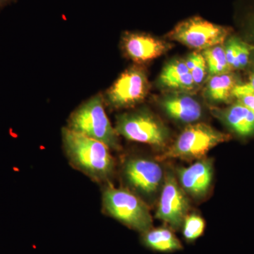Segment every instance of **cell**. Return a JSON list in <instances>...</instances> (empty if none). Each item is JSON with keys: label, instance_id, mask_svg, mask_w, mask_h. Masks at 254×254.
<instances>
[{"label": "cell", "instance_id": "obj_1", "mask_svg": "<svg viewBox=\"0 0 254 254\" xmlns=\"http://www.w3.org/2000/svg\"><path fill=\"white\" fill-rule=\"evenodd\" d=\"M62 139L65 154L73 168L98 183L111 180L115 161L108 145L66 127L62 130Z\"/></svg>", "mask_w": 254, "mask_h": 254}, {"label": "cell", "instance_id": "obj_2", "mask_svg": "<svg viewBox=\"0 0 254 254\" xmlns=\"http://www.w3.org/2000/svg\"><path fill=\"white\" fill-rule=\"evenodd\" d=\"M68 129L102 142L112 150L121 149L119 135L105 113L104 98L93 95L70 115Z\"/></svg>", "mask_w": 254, "mask_h": 254}, {"label": "cell", "instance_id": "obj_3", "mask_svg": "<svg viewBox=\"0 0 254 254\" xmlns=\"http://www.w3.org/2000/svg\"><path fill=\"white\" fill-rule=\"evenodd\" d=\"M103 211L135 231H148L153 226L149 208L143 198L127 188L105 187L102 198Z\"/></svg>", "mask_w": 254, "mask_h": 254}, {"label": "cell", "instance_id": "obj_4", "mask_svg": "<svg viewBox=\"0 0 254 254\" xmlns=\"http://www.w3.org/2000/svg\"><path fill=\"white\" fill-rule=\"evenodd\" d=\"M231 136L205 123H193L182 131L176 141L159 156V160L178 158L200 160L210 150L231 139Z\"/></svg>", "mask_w": 254, "mask_h": 254}, {"label": "cell", "instance_id": "obj_5", "mask_svg": "<svg viewBox=\"0 0 254 254\" xmlns=\"http://www.w3.org/2000/svg\"><path fill=\"white\" fill-rule=\"evenodd\" d=\"M115 130L129 141L163 148L168 143L170 131L160 119L147 109L118 115Z\"/></svg>", "mask_w": 254, "mask_h": 254}, {"label": "cell", "instance_id": "obj_6", "mask_svg": "<svg viewBox=\"0 0 254 254\" xmlns=\"http://www.w3.org/2000/svg\"><path fill=\"white\" fill-rule=\"evenodd\" d=\"M230 33V28L200 16H193L177 23L168 33V37L191 49L204 50L225 43Z\"/></svg>", "mask_w": 254, "mask_h": 254}, {"label": "cell", "instance_id": "obj_7", "mask_svg": "<svg viewBox=\"0 0 254 254\" xmlns=\"http://www.w3.org/2000/svg\"><path fill=\"white\" fill-rule=\"evenodd\" d=\"M123 176L127 189L141 198H151L163 186L165 175L158 162L133 157L127 159L124 163Z\"/></svg>", "mask_w": 254, "mask_h": 254}, {"label": "cell", "instance_id": "obj_8", "mask_svg": "<svg viewBox=\"0 0 254 254\" xmlns=\"http://www.w3.org/2000/svg\"><path fill=\"white\" fill-rule=\"evenodd\" d=\"M148 90L149 83L144 70L132 66L124 71L107 91L104 101L113 109L131 108L145 99Z\"/></svg>", "mask_w": 254, "mask_h": 254}, {"label": "cell", "instance_id": "obj_9", "mask_svg": "<svg viewBox=\"0 0 254 254\" xmlns=\"http://www.w3.org/2000/svg\"><path fill=\"white\" fill-rule=\"evenodd\" d=\"M190 200L172 172L165 174L155 218L174 230L181 228L190 210Z\"/></svg>", "mask_w": 254, "mask_h": 254}, {"label": "cell", "instance_id": "obj_10", "mask_svg": "<svg viewBox=\"0 0 254 254\" xmlns=\"http://www.w3.org/2000/svg\"><path fill=\"white\" fill-rule=\"evenodd\" d=\"M177 177L185 193L196 199L203 198L213 183V160L202 158L187 168H180L177 170Z\"/></svg>", "mask_w": 254, "mask_h": 254}, {"label": "cell", "instance_id": "obj_11", "mask_svg": "<svg viewBox=\"0 0 254 254\" xmlns=\"http://www.w3.org/2000/svg\"><path fill=\"white\" fill-rule=\"evenodd\" d=\"M125 54L136 63H146L166 53L170 44L143 33H125L122 39Z\"/></svg>", "mask_w": 254, "mask_h": 254}, {"label": "cell", "instance_id": "obj_12", "mask_svg": "<svg viewBox=\"0 0 254 254\" xmlns=\"http://www.w3.org/2000/svg\"><path fill=\"white\" fill-rule=\"evenodd\" d=\"M160 106L172 120L177 123L191 125L203 115L199 102L187 92H173L160 100Z\"/></svg>", "mask_w": 254, "mask_h": 254}, {"label": "cell", "instance_id": "obj_13", "mask_svg": "<svg viewBox=\"0 0 254 254\" xmlns=\"http://www.w3.org/2000/svg\"><path fill=\"white\" fill-rule=\"evenodd\" d=\"M212 113L234 133L242 138L254 135V112L236 102L224 109L213 108Z\"/></svg>", "mask_w": 254, "mask_h": 254}, {"label": "cell", "instance_id": "obj_14", "mask_svg": "<svg viewBox=\"0 0 254 254\" xmlns=\"http://www.w3.org/2000/svg\"><path fill=\"white\" fill-rule=\"evenodd\" d=\"M159 84L174 92L193 91L195 88L185 60L180 59L172 60L165 64L159 76Z\"/></svg>", "mask_w": 254, "mask_h": 254}, {"label": "cell", "instance_id": "obj_15", "mask_svg": "<svg viewBox=\"0 0 254 254\" xmlns=\"http://www.w3.org/2000/svg\"><path fill=\"white\" fill-rule=\"evenodd\" d=\"M141 242L145 248L161 253H173L183 249L181 242L168 227L150 228L141 233Z\"/></svg>", "mask_w": 254, "mask_h": 254}, {"label": "cell", "instance_id": "obj_16", "mask_svg": "<svg viewBox=\"0 0 254 254\" xmlns=\"http://www.w3.org/2000/svg\"><path fill=\"white\" fill-rule=\"evenodd\" d=\"M237 84V78L232 72L210 76L204 88L205 98L213 104L229 103Z\"/></svg>", "mask_w": 254, "mask_h": 254}, {"label": "cell", "instance_id": "obj_17", "mask_svg": "<svg viewBox=\"0 0 254 254\" xmlns=\"http://www.w3.org/2000/svg\"><path fill=\"white\" fill-rule=\"evenodd\" d=\"M202 55L206 63L209 77L232 72L231 68L227 63L224 46L218 45L207 48L203 50Z\"/></svg>", "mask_w": 254, "mask_h": 254}, {"label": "cell", "instance_id": "obj_18", "mask_svg": "<svg viewBox=\"0 0 254 254\" xmlns=\"http://www.w3.org/2000/svg\"><path fill=\"white\" fill-rule=\"evenodd\" d=\"M182 235L188 243H193L200 238L205 231L204 220L197 214L187 215L182 224Z\"/></svg>", "mask_w": 254, "mask_h": 254}, {"label": "cell", "instance_id": "obj_19", "mask_svg": "<svg viewBox=\"0 0 254 254\" xmlns=\"http://www.w3.org/2000/svg\"><path fill=\"white\" fill-rule=\"evenodd\" d=\"M195 87L199 86L204 81L208 73L206 63L202 53L193 52L185 60Z\"/></svg>", "mask_w": 254, "mask_h": 254}, {"label": "cell", "instance_id": "obj_20", "mask_svg": "<svg viewBox=\"0 0 254 254\" xmlns=\"http://www.w3.org/2000/svg\"><path fill=\"white\" fill-rule=\"evenodd\" d=\"M240 21L242 27L245 28L246 34L250 38L252 42L248 44L252 48V52L254 51V0H250L242 10Z\"/></svg>", "mask_w": 254, "mask_h": 254}, {"label": "cell", "instance_id": "obj_21", "mask_svg": "<svg viewBox=\"0 0 254 254\" xmlns=\"http://www.w3.org/2000/svg\"><path fill=\"white\" fill-rule=\"evenodd\" d=\"M252 48L248 43L239 38L237 44V64L235 70L244 69L248 66Z\"/></svg>", "mask_w": 254, "mask_h": 254}, {"label": "cell", "instance_id": "obj_22", "mask_svg": "<svg viewBox=\"0 0 254 254\" xmlns=\"http://www.w3.org/2000/svg\"><path fill=\"white\" fill-rule=\"evenodd\" d=\"M239 38L237 37H230L225 43V55L229 66L231 68L232 71L235 70L237 64V44H238Z\"/></svg>", "mask_w": 254, "mask_h": 254}, {"label": "cell", "instance_id": "obj_23", "mask_svg": "<svg viewBox=\"0 0 254 254\" xmlns=\"http://www.w3.org/2000/svg\"><path fill=\"white\" fill-rule=\"evenodd\" d=\"M254 94V72L250 75L249 81L245 83H238L232 91L233 98L240 95Z\"/></svg>", "mask_w": 254, "mask_h": 254}, {"label": "cell", "instance_id": "obj_24", "mask_svg": "<svg viewBox=\"0 0 254 254\" xmlns=\"http://www.w3.org/2000/svg\"><path fill=\"white\" fill-rule=\"evenodd\" d=\"M237 99V101L254 112V94L240 95Z\"/></svg>", "mask_w": 254, "mask_h": 254}, {"label": "cell", "instance_id": "obj_25", "mask_svg": "<svg viewBox=\"0 0 254 254\" xmlns=\"http://www.w3.org/2000/svg\"><path fill=\"white\" fill-rule=\"evenodd\" d=\"M12 0H0V9L4 7L5 5L9 4Z\"/></svg>", "mask_w": 254, "mask_h": 254}]
</instances>
